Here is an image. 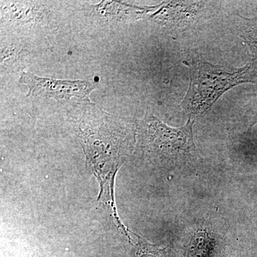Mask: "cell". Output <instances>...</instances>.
Wrapping results in <instances>:
<instances>
[{
	"instance_id": "1",
	"label": "cell",
	"mask_w": 257,
	"mask_h": 257,
	"mask_svg": "<svg viewBox=\"0 0 257 257\" xmlns=\"http://www.w3.org/2000/svg\"><path fill=\"white\" fill-rule=\"evenodd\" d=\"M190 69V83L182 106L190 116L204 114L225 92L243 83H254L252 63L230 71L192 53L184 60Z\"/></svg>"
},
{
	"instance_id": "2",
	"label": "cell",
	"mask_w": 257,
	"mask_h": 257,
	"mask_svg": "<svg viewBox=\"0 0 257 257\" xmlns=\"http://www.w3.org/2000/svg\"><path fill=\"white\" fill-rule=\"evenodd\" d=\"M192 117L189 116L182 127L174 128L147 111L138 128L139 143L144 153L154 160L169 163H182L192 159L196 153Z\"/></svg>"
},
{
	"instance_id": "3",
	"label": "cell",
	"mask_w": 257,
	"mask_h": 257,
	"mask_svg": "<svg viewBox=\"0 0 257 257\" xmlns=\"http://www.w3.org/2000/svg\"><path fill=\"white\" fill-rule=\"evenodd\" d=\"M20 82L28 86L27 96H42L59 101H68L72 97L89 101V95L96 88V82L90 79L62 80L39 77L28 72H22Z\"/></svg>"
},
{
	"instance_id": "4",
	"label": "cell",
	"mask_w": 257,
	"mask_h": 257,
	"mask_svg": "<svg viewBox=\"0 0 257 257\" xmlns=\"http://www.w3.org/2000/svg\"><path fill=\"white\" fill-rule=\"evenodd\" d=\"M205 2L170 1L158 5L150 18L167 27L186 28L202 18L206 11Z\"/></svg>"
},
{
	"instance_id": "5",
	"label": "cell",
	"mask_w": 257,
	"mask_h": 257,
	"mask_svg": "<svg viewBox=\"0 0 257 257\" xmlns=\"http://www.w3.org/2000/svg\"><path fill=\"white\" fill-rule=\"evenodd\" d=\"M34 2H15L7 3L2 8L4 18L11 23L27 24L41 21L45 10L42 5Z\"/></svg>"
},
{
	"instance_id": "6",
	"label": "cell",
	"mask_w": 257,
	"mask_h": 257,
	"mask_svg": "<svg viewBox=\"0 0 257 257\" xmlns=\"http://www.w3.org/2000/svg\"><path fill=\"white\" fill-rule=\"evenodd\" d=\"M97 10L99 12H111L106 13L104 15L111 17L112 19H116L121 21H134L139 19L145 18V17L150 15L152 10H155L156 7L151 8H140V7L134 6V5L125 4L119 2H110L105 3L104 4L98 5Z\"/></svg>"
},
{
	"instance_id": "7",
	"label": "cell",
	"mask_w": 257,
	"mask_h": 257,
	"mask_svg": "<svg viewBox=\"0 0 257 257\" xmlns=\"http://www.w3.org/2000/svg\"><path fill=\"white\" fill-rule=\"evenodd\" d=\"M239 28V35L249 48L253 60L257 59V20L243 18Z\"/></svg>"
},
{
	"instance_id": "8",
	"label": "cell",
	"mask_w": 257,
	"mask_h": 257,
	"mask_svg": "<svg viewBox=\"0 0 257 257\" xmlns=\"http://www.w3.org/2000/svg\"><path fill=\"white\" fill-rule=\"evenodd\" d=\"M136 236L138 238L135 251L136 257H169L167 251L164 248H159L156 245L147 242L146 240L138 234Z\"/></svg>"
},
{
	"instance_id": "9",
	"label": "cell",
	"mask_w": 257,
	"mask_h": 257,
	"mask_svg": "<svg viewBox=\"0 0 257 257\" xmlns=\"http://www.w3.org/2000/svg\"><path fill=\"white\" fill-rule=\"evenodd\" d=\"M255 119L254 121H253V124H255V123L257 122V112L256 113V114H255Z\"/></svg>"
}]
</instances>
